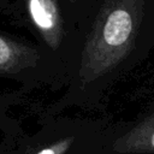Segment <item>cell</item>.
<instances>
[{
    "instance_id": "1",
    "label": "cell",
    "mask_w": 154,
    "mask_h": 154,
    "mask_svg": "<svg viewBox=\"0 0 154 154\" xmlns=\"http://www.w3.org/2000/svg\"><path fill=\"white\" fill-rule=\"evenodd\" d=\"M148 8L149 0L96 1L66 91L45 117L83 105L90 90L126 60L135 49Z\"/></svg>"
},
{
    "instance_id": "6",
    "label": "cell",
    "mask_w": 154,
    "mask_h": 154,
    "mask_svg": "<svg viewBox=\"0 0 154 154\" xmlns=\"http://www.w3.org/2000/svg\"><path fill=\"white\" fill-rule=\"evenodd\" d=\"M96 1L97 0H63L65 8L83 35L85 34Z\"/></svg>"
},
{
    "instance_id": "5",
    "label": "cell",
    "mask_w": 154,
    "mask_h": 154,
    "mask_svg": "<svg viewBox=\"0 0 154 154\" xmlns=\"http://www.w3.org/2000/svg\"><path fill=\"white\" fill-rule=\"evenodd\" d=\"M112 150L117 154H154V113L118 136Z\"/></svg>"
},
{
    "instance_id": "2",
    "label": "cell",
    "mask_w": 154,
    "mask_h": 154,
    "mask_svg": "<svg viewBox=\"0 0 154 154\" xmlns=\"http://www.w3.org/2000/svg\"><path fill=\"white\" fill-rule=\"evenodd\" d=\"M5 17L29 31L67 85L84 35L72 20L63 0H11Z\"/></svg>"
},
{
    "instance_id": "3",
    "label": "cell",
    "mask_w": 154,
    "mask_h": 154,
    "mask_svg": "<svg viewBox=\"0 0 154 154\" xmlns=\"http://www.w3.org/2000/svg\"><path fill=\"white\" fill-rule=\"evenodd\" d=\"M11 0H0V16H6ZM0 77L12 78L24 87L64 84L55 67L40 47L23 37L0 31Z\"/></svg>"
},
{
    "instance_id": "7",
    "label": "cell",
    "mask_w": 154,
    "mask_h": 154,
    "mask_svg": "<svg viewBox=\"0 0 154 154\" xmlns=\"http://www.w3.org/2000/svg\"><path fill=\"white\" fill-rule=\"evenodd\" d=\"M8 152L7 150H5V149H0V154H7Z\"/></svg>"
},
{
    "instance_id": "4",
    "label": "cell",
    "mask_w": 154,
    "mask_h": 154,
    "mask_svg": "<svg viewBox=\"0 0 154 154\" xmlns=\"http://www.w3.org/2000/svg\"><path fill=\"white\" fill-rule=\"evenodd\" d=\"M84 125L72 117H45L41 129L23 136L10 154H84Z\"/></svg>"
}]
</instances>
